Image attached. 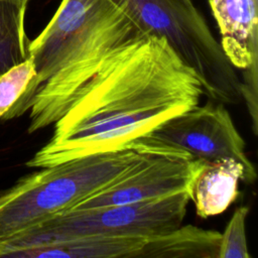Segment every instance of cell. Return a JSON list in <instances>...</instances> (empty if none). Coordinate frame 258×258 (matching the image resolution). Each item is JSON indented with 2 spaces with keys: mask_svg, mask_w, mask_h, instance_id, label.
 Returning a JSON list of instances; mask_svg holds the SVG:
<instances>
[{
  "mask_svg": "<svg viewBox=\"0 0 258 258\" xmlns=\"http://www.w3.org/2000/svg\"><path fill=\"white\" fill-rule=\"evenodd\" d=\"M196 72L163 37L147 35L105 56L26 162L42 168L124 148L200 104Z\"/></svg>",
  "mask_w": 258,
  "mask_h": 258,
  "instance_id": "6da1fadb",
  "label": "cell"
},
{
  "mask_svg": "<svg viewBox=\"0 0 258 258\" xmlns=\"http://www.w3.org/2000/svg\"><path fill=\"white\" fill-rule=\"evenodd\" d=\"M147 35L116 0H61L29 41L36 74L4 120L29 110L28 133L53 125L105 56Z\"/></svg>",
  "mask_w": 258,
  "mask_h": 258,
  "instance_id": "7a4b0ae2",
  "label": "cell"
},
{
  "mask_svg": "<svg viewBox=\"0 0 258 258\" xmlns=\"http://www.w3.org/2000/svg\"><path fill=\"white\" fill-rule=\"evenodd\" d=\"M160 144L144 136L124 148L42 167L22 177L0 194V241L126 177Z\"/></svg>",
  "mask_w": 258,
  "mask_h": 258,
  "instance_id": "3957f363",
  "label": "cell"
},
{
  "mask_svg": "<svg viewBox=\"0 0 258 258\" xmlns=\"http://www.w3.org/2000/svg\"><path fill=\"white\" fill-rule=\"evenodd\" d=\"M149 35L163 37L200 79L204 95L235 105L241 79L191 0H116Z\"/></svg>",
  "mask_w": 258,
  "mask_h": 258,
  "instance_id": "277c9868",
  "label": "cell"
},
{
  "mask_svg": "<svg viewBox=\"0 0 258 258\" xmlns=\"http://www.w3.org/2000/svg\"><path fill=\"white\" fill-rule=\"evenodd\" d=\"M189 196L181 191L130 204L68 210L0 241V257H18L53 239L78 235H117L152 238L180 225Z\"/></svg>",
  "mask_w": 258,
  "mask_h": 258,
  "instance_id": "5b68a950",
  "label": "cell"
},
{
  "mask_svg": "<svg viewBox=\"0 0 258 258\" xmlns=\"http://www.w3.org/2000/svg\"><path fill=\"white\" fill-rule=\"evenodd\" d=\"M148 136L185 150L195 157L213 161L231 157L245 168V181L254 183L257 172L246 154V142L225 104L211 100L160 124Z\"/></svg>",
  "mask_w": 258,
  "mask_h": 258,
  "instance_id": "8992f818",
  "label": "cell"
},
{
  "mask_svg": "<svg viewBox=\"0 0 258 258\" xmlns=\"http://www.w3.org/2000/svg\"><path fill=\"white\" fill-rule=\"evenodd\" d=\"M207 161L161 142L132 173L78 203L70 210L130 204L186 191Z\"/></svg>",
  "mask_w": 258,
  "mask_h": 258,
  "instance_id": "52a82bcc",
  "label": "cell"
},
{
  "mask_svg": "<svg viewBox=\"0 0 258 258\" xmlns=\"http://www.w3.org/2000/svg\"><path fill=\"white\" fill-rule=\"evenodd\" d=\"M221 46L237 70L258 60L257 0H209Z\"/></svg>",
  "mask_w": 258,
  "mask_h": 258,
  "instance_id": "ba28073f",
  "label": "cell"
},
{
  "mask_svg": "<svg viewBox=\"0 0 258 258\" xmlns=\"http://www.w3.org/2000/svg\"><path fill=\"white\" fill-rule=\"evenodd\" d=\"M245 176L243 164L234 158L207 161L188 189L197 215L207 219L225 212L237 200L239 181H245Z\"/></svg>",
  "mask_w": 258,
  "mask_h": 258,
  "instance_id": "9c48e42d",
  "label": "cell"
},
{
  "mask_svg": "<svg viewBox=\"0 0 258 258\" xmlns=\"http://www.w3.org/2000/svg\"><path fill=\"white\" fill-rule=\"evenodd\" d=\"M146 241L138 236H69L30 249L22 258H134Z\"/></svg>",
  "mask_w": 258,
  "mask_h": 258,
  "instance_id": "30bf717a",
  "label": "cell"
},
{
  "mask_svg": "<svg viewBox=\"0 0 258 258\" xmlns=\"http://www.w3.org/2000/svg\"><path fill=\"white\" fill-rule=\"evenodd\" d=\"M220 241L221 232L180 225L147 239L134 258H218Z\"/></svg>",
  "mask_w": 258,
  "mask_h": 258,
  "instance_id": "8fae6325",
  "label": "cell"
},
{
  "mask_svg": "<svg viewBox=\"0 0 258 258\" xmlns=\"http://www.w3.org/2000/svg\"><path fill=\"white\" fill-rule=\"evenodd\" d=\"M26 6L18 0H0V74L29 57Z\"/></svg>",
  "mask_w": 258,
  "mask_h": 258,
  "instance_id": "7c38bea8",
  "label": "cell"
},
{
  "mask_svg": "<svg viewBox=\"0 0 258 258\" xmlns=\"http://www.w3.org/2000/svg\"><path fill=\"white\" fill-rule=\"evenodd\" d=\"M35 74L31 57L0 74V120H4L8 112L17 103Z\"/></svg>",
  "mask_w": 258,
  "mask_h": 258,
  "instance_id": "4fadbf2b",
  "label": "cell"
},
{
  "mask_svg": "<svg viewBox=\"0 0 258 258\" xmlns=\"http://www.w3.org/2000/svg\"><path fill=\"white\" fill-rule=\"evenodd\" d=\"M247 206L236 208L225 230L221 233L218 258H250L246 239Z\"/></svg>",
  "mask_w": 258,
  "mask_h": 258,
  "instance_id": "5bb4252c",
  "label": "cell"
},
{
  "mask_svg": "<svg viewBox=\"0 0 258 258\" xmlns=\"http://www.w3.org/2000/svg\"><path fill=\"white\" fill-rule=\"evenodd\" d=\"M257 61L247 67L243 71L241 79V95L245 102L252 123V130L255 135L258 133V116H257Z\"/></svg>",
  "mask_w": 258,
  "mask_h": 258,
  "instance_id": "9a60e30c",
  "label": "cell"
},
{
  "mask_svg": "<svg viewBox=\"0 0 258 258\" xmlns=\"http://www.w3.org/2000/svg\"><path fill=\"white\" fill-rule=\"evenodd\" d=\"M18 1H20L21 3H23V4L27 5V3H28V1H29V0H18Z\"/></svg>",
  "mask_w": 258,
  "mask_h": 258,
  "instance_id": "2e32d148",
  "label": "cell"
}]
</instances>
